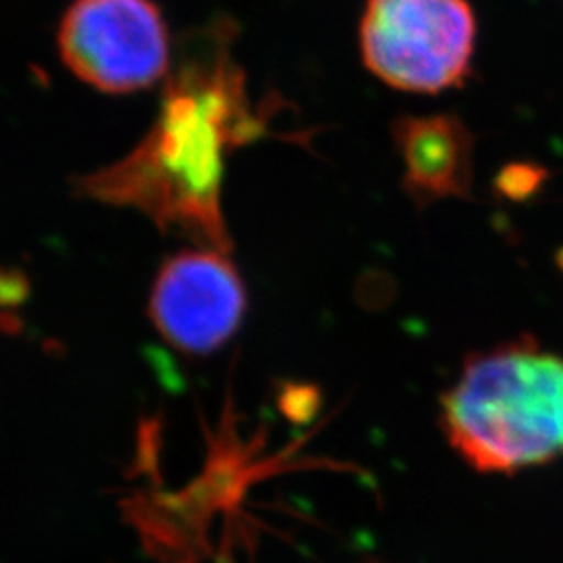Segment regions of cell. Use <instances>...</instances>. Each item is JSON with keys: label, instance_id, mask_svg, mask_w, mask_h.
<instances>
[{"label": "cell", "instance_id": "1", "mask_svg": "<svg viewBox=\"0 0 563 563\" xmlns=\"http://www.w3.org/2000/svg\"><path fill=\"white\" fill-rule=\"evenodd\" d=\"M236 36L230 18L181 34L153 128L121 162L84 178L81 195L136 209L192 246L232 253L222 207L228 159L267 136L274 113L251 101Z\"/></svg>", "mask_w": 563, "mask_h": 563}, {"label": "cell", "instance_id": "5", "mask_svg": "<svg viewBox=\"0 0 563 563\" xmlns=\"http://www.w3.org/2000/svg\"><path fill=\"white\" fill-rule=\"evenodd\" d=\"M246 313V286L230 253L181 249L163 262L148 297V318L165 342L207 357L230 341Z\"/></svg>", "mask_w": 563, "mask_h": 563}, {"label": "cell", "instance_id": "3", "mask_svg": "<svg viewBox=\"0 0 563 563\" xmlns=\"http://www.w3.org/2000/svg\"><path fill=\"white\" fill-rule=\"evenodd\" d=\"M478 23L467 0H367L363 65L402 92L437 95L472 74Z\"/></svg>", "mask_w": 563, "mask_h": 563}, {"label": "cell", "instance_id": "6", "mask_svg": "<svg viewBox=\"0 0 563 563\" xmlns=\"http://www.w3.org/2000/svg\"><path fill=\"white\" fill-rule=\"evenodd\" d=\"M402 188L418 209L467 199L474 180V136L453 113L402 115L393 123Z\"/></svg>", "mask_w": 563, "mask_h": 563}, {"label": "cell", "instance_id": "4", "mask_svg": "<svg viewBox=\"0 0 563 563\" xmlns=\"http://www.w3.org/2000/svg\"><path fill=\"white\" fill-rule=\"evenodd\" d=\"M69 71L104 95H132L165 80L172 38L155 0H74L59 25Z\"/></svg>", "mask_w": 563, "mask_h": 563}, {"label": "cell", "instance_id": "2", "mask_svg": "<svg viewBox=\"0 0 563 563\" xmlns=\"http://www.w3.org/2000/svg\"><path fill=\"white\" fill-rule=\"evenodd\" d=\"M441 405L449 441L481 472L563 457V355L526 336L474 353Z\"/></svg>", "mask_w": 563, "mask_h": 563}]
</instances>
